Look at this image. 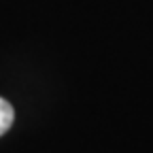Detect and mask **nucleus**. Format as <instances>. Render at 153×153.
<instances>
[{"label":"nucleus","mask_w":153,"mask_h":153,"mask_svg":"<svg viewBox=\"0 0 153 153\" xmlns=\"http://www.w3.org/2000/svg\"><path fill=\"white\" fill-rule=\"evenodd\" d=\"M13 117H15V113H13V106L4 100V98H0V136L11 128L13 123Z\"/></svg>","instance_id":"obj_1"}]
</instances>
